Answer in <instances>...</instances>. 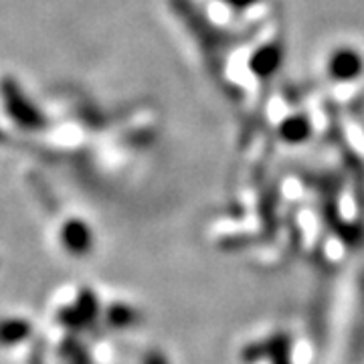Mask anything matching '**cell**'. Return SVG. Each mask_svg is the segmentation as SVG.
Listing matches in <instances>:
<instances>
[{
    "instance_id": "obj_5",
    "label": "cell",
    "mask_w": 364,
    "mask_h": 364,
    "mask_svg": "<svg viewBox=\"0 0 364 364\" xmlns=\"http://www.w3.org/2000/svg\"><path fill=\"white\" fill-rule=\"evenodd\" d=\"M61 356L65 358L67 364H91V358L83 346H79L73 338L65 340L61 344Z\"/></svg>"
},
{
    "instance_id": "obj_6",
    "label": "cell",
    "mask_w": 364,
    "mask_h": 364,
    "mask_svg": "<svg viewBox=\"0 0 364 364\" xmlns=\"http://www.w3.org/2000/svg\"><path fill=\"white\" fill-rule=\"evenodd\" d=\"M142 364H166V360H164V356H160L158 352H150V354L144 358Z\"/></svg>"
},
{
    "instance_id": "obj_7",
    "label": "cell",
    "mask_w": 364,
    "mask_h": 364,
    "mask_svg": "<svg viewBox=\"0 0 364 364\" xmlns=\"http://www.w3.org/2000/svg\"><path fill=\"white\" fill-rule=\"evenodd\" d=\"M31 364H43V356H41V352L37 350L33 356H31Z\"/></svg>"
},
{
    "instance_id": "obj_1",
    "label": "cell",
    "mask_w": 364,
    "mask_h": 364,
    "mask_svg": "<svg viewBox=\"0 0 364 364\" xmlns=\"http://www.w3.org/2000/svg\"><path fill=\"white\" fill-rule=\"evenodd\" d=\"M97 318V298L90 289H83L77 296V304L73 308H65L59 312L61 324L69 330H83Z\"/></svg>"
},
{
    "instance_id": "obj_2",
    "label": "cell",
    "mask_w": 364,
    "mask_h": 364,
    "mask_svg": "<svg viewBox=\"0 0 364 364\" xmlns=\"http://www.w3.org/2000/svg\"><path fill=\"white\" fill-rule=\"evenodd\" d=\"M61 243L71 255H87L93 247V235L85 223L73 219L61 227Z\"/></svg>"
},
{
    "instance_id": "obj_4",
    "label": "cell",
    "mask_w": 364,
    "mask_h": 364,
    "mask_svg": "<svg viewBox=\"0 0 364 364\" xmlns=\"http://www.w3.org/2000/svg\"><path fill=\"white\" fill-rule=\"evenodd\" d=\"M105 320H107V324L114 326V328H130V326L140 322V314L136 312L132 306H128V304H114L107 310Z\"/></svg>"
},
{
    "instance_id": "obj_3",
    "label": "cell",
    "mask_w": 364,
    "mask_h": 364,
    "mask_svg": "<svg viewBox=\"0 0 364 364\" xmlns=\"http://www.w3.org/2000/svg\"><path fill=\"white\" fill-rule=\"evenodd\" d=\"M31 336V324L23 318L0 320V346H14Z\"/></svg>"
}]
</instances>
